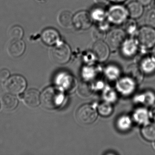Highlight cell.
<instances>
[{
  "mask_svg": "<svg viewBox=\"0 0 155 155\" xmlns=\"http://www.w3.org/2000/svg\"><path fill=\"white\" fill-rule=\"evenodd\" d=\"M64 98V94L61 89L51 87L44 90L41 93V102L45 108L53 110L61 105Z\"/></svg>",
  "mask_w": 155,
  "mask_h": 155,
  "instance_id": "6da1fadb",
  "label": "cell"
},
{
  "mask_svg": "<svg viewBox=\"0 0 155 155\" xmlns=\"http://www.w3.org/2000/svg\"><path fill=\"white\" fill-rule=\"evenodd\" d=\"M71 55V50L69 46L59 41L52 48L51 56L52 61L58 64H64L69 61Z\"/></svg>",
  "mask_w": 155,
  "mask_h": 155,
  "instance_id": "7a4b0ae2",
  "label": "cell"
},
{
  "mask_svg": "<svg viewBox=\"0 0 155 155\" xmlns=\"http://www.w3.org/2000/svg\"><path fill=\"white\" fill-rule=\"evenodd\" d=\"M137 41L144 49H149L155 45V30L147 26L142 27L137 32Z\"/></svg>",
  "mask_w": 155,
  "mask_h": 155,
  "instance_id": "3957f363",
  "label": "cell"
},
{
  "mask_svg": "<svg viewBox=\"0 0 155 155\" xmlns=\"http://www.w3.org/2000/svg\"><path fill=\"white\" fill-rule=\"evenodd\" d=\"M97 113L95 108L90 104H85L79 108L76 112V118L79 123L89 125L97 119Z\"/></svg>",
  "mask_w": 155,
  "mask_h": 155,
  "instance_id": "277c9868",
  "label": "cell"
},
{
  "mask_svg": "<svg viewBox=\"0 0 155 155\" xmlns=\"http://www.w3.org/2000/svg\"><path fill=\"white\" fill-rule=\"evenodd\" d=\"M27 82L23 77L14 75L8 79L4 84V87L8 93L17 95L22 93L26 88Z\"/></svg>",
  "mask_w": 155,
  "mask_h": 155,
  "instance_id": "5b68a950",
  "label": "cell"
},
{
  "mask_svg": "<svg viewBox=\"0 0 155 155\" xmlns=\"http://www.w3.org/2000/svg\"><path fill=\"white\" fill-rule=\"evenodd\" d=\"M128 15L127 8L121 5H116L110 8L107 12V17L112 24L119 25L126 22Z\"/></svg>",
  "mask_w": 155,
  "mask_h": 155,
  "instance_id": "8992f818",
  "label": "cell"
},
{
  "mask_svg": "<svg viewBox=\"0 0 155 155\" xmlns=\"http://www.w3.org/2000/svg\"><path fill=\"white\" fill-rule=\"evenodd\" d=\"M126 39V32L120 29H114L110 31L106 36V41L112 49L120 48Z\"/></svg>",
  "mask_w": 155,
  "mask_h": 155,
  "instance_id": "52a82bcc",
  "label": "cell"
},
{
  "mask_svg": "<svg viewBox=\"0 0 155 155\" xmlns=\"http://www.w3.org/2000/svg\"><path fill=\"white\" fill-rule=\"evenodd\" d=\"M92 21L90 14L88 12H80L73 16V26L78 30H86L90 28Z\"/></svg>",
  "mask_w": 155,
  "mask_h": 155,
  "instance_id": "ba28073f",
  "label": "cell"
},
{
  "mask_svg": "<svg viewBox=\"0 0 155 155\" xmlns=\"http://www.w3.org/2000/svg\"><path fill=\"white\" fill-rule=\"evenodd\" d=\"M92 54L98 61L107 60L109 55V48L107 43L102 40L97 41L92 47Z\"/></svg>",
  "mask_w": 155,
  "mask_h": 155,
  "instance_id": "9c48e42d",
  "label": "cell"
},
{
  "mask_svg": "<svg viewBox=\"0 0 155 155\" xmlns=\"http://www.w3.org/2000/svg\"><path fill=\"white\" fill-rule=\"evenodd\" d=\"M57 84L61 89L71 92L75 90L77 86V81L75 78L68 73H63L60 74L57 80Z\"/></svg>",
  "mask_w": 155,
  "mask_h": 155,
  "instance_id": "30bf717a",
  "label": "cell"
},
{
  "mask_svg": "<svg viewBox=\"0 0 155 155\" xmlns=\"http://www.w3.org/2000/svg\"><path fill=\"white\" fill-rule=\"evenodd\" d=\"M26 45L21 39H12L8 43L7 48L8 54L10 57L17 58L24 53Z\"/></svg>",
  "mask_w": 155,
  "mask_h": 155,
  "instance_id": "8fae6325",
  "label": "cell"
},
{
  "mask_svg": "<svg viewBox=\"0 0 155 155\" xmlns=\"http://www.w3.org/2000/svg\"><path fill=\"white\" fill-rule=\"evenodd\" d=\"M137 41L132 38L125 39L120 46L122 55L127 58H131L136 55L138 49Z\"/></svg>",
  "mask_w": 155,
  "mask_h": 155,
  "instance_id": "7c38bea8",
  "label": "cell"
},
{
  "mask_svg": "<svg viewBox=\"0 0 155 155\" xmlns=\"http://www.w3.org/2000/svg\"><path fill=\"white\" fill-rule=\"evenodd\" d=\"M60 38L58 32L54 29H46L41 34L42 41L48 46H55L60 41Z\"/></svg>",
  "mask_w": 155,
  "mask_h": 155,
  "instance_id": "4fadbf2b",
  "label": "cell"
},
{
  "mask_svg": "<svg viewBox=\"0 0 155 155\" xmlns=\"http://www.w3.org/2000/svg\"><path fill=\"white\" fill-rule=\"evenodd\" d=\"M25 104L29 107H35L41 101V96L37 90L31 89L27 91L23 96Z\"/></svg>",
  "mask_w": 155,
  "mask_h": 155,
  "instance_id": "5bb4252c",
  "label": "cell"
},
{
  "mask_svg": "<svg viewBox=\"0 0 155 155\" xmlns=\"http://www.w3.org/2000/svg\"><path fill=\"white\" fill-rule=\"evenodd\" d=\"M73 16L70 12L63 11L59 13L57 20L59 26L64 28L69 29L73 26Z\"/></svg>",
  "mask_w": 155,
  "mask_h": 155,
  "instance_id": "9a60e30c",
  "label": "cell"
},
{
  "mask_svg": "<svg viewBox=\"0 0 155 155\" xmlns=\"http://www.w3.org/2000/svg\"><path fill=\"white\" fill-rule=\"evenodd\" d=\"M128 78L135 83H140L143 78V72L140 66L136 64H131L127 69Z\"/></svg>",
  "mask_w": 155,
  "mask_h": 155,
  "instance_id": "2e32d148",
  "label": "cell"
},
{
  "mask_svg": "<svg viewBox=\"0 0 155 155\" xmlns=\"http://www.w3.org/2000/svg\"><path fill=\"white\" fill-rule=\"evenodd\" d=\"M1 104L5 110L12 111L17 107L18 101L14 95L8 93L2 96L1 99Z\"/></svg>",
  "mask_w": 155,
  "mask_h": 155,
  "instance_id": "e0dca14e",
  "label": "cell"
},
{
  "mask_svg": "<svg viewBox=\"0 0 155 155\" xmlns=\"http://www.w3.org/2000/svg\"><path fill=\"white\" fill-rule=\"evenodd\" d=\"M127 9L128 15L132 18H140L143 12V6L138 2H130L128 5Z\"/></svg>",
  "mask_w": 155,
  "mask_h": 155,
  "instance_id": "ac0fdd59",
  "label": "cell"
},
{
  "mask_svg": "<svg viewBox=\"0 0 155 155\" xmlns=\"http://www.w3.org/2000/svg\"><path fill=\"white\" fill-rule=\"evenodd\" d=\"M141 135L147 141L155 140V123H147L141 129Z\"/></svg>",
  "mask_w": 155,
  "mask_h": 155,
  "instance_id": "d6986e66",
  "label": "cell"
},
{
  "mask_svg": "<svg viewBox=\"0 0 155 155\" xmlns=\"http://www.w3.org/2000/svg\"><path fill=\"white\" fill-rule=\"evenodd\" d=\"M135 84V82L128 78L120 80L117 86L119 90L123 94H128L133 90Z\"/></svg>",
  "mask_w": 155,
  "mask_h": 155,
  "instance_id": "ffe728a7",
  "label": "cell"
},
{
  "mask_svg": "<svg viewBox=\"0 0 155 155\" xmlns=\"http://www.w3.org/2000/svg\"><path fill=\"white\" fill-rule=\"evenodd\" d=\"M140 67L143 72L151 74L155 71V61L151 58H145L141 61Z\"/></svg>",
  "mask_w": 155,
  "mask_h": 155,
  "instance_id": "44dd1931",
  "label": "cell"
},
{
  "mask_svg": "<svg viewBox=\"0 0 155 155\" xmlns=\"http://www.w3.org/2000/svg\"><path fill=\"white\" fill-rule=\"evenodd\" d=\"M90 14L92 20L99 23L104 21L107 16V12L104 9L101 7L94 8Z\"/></svg>",
  "mask_w": 155,
  "mask_h": 155,
  "instance_id": "7402d4cb",
  "label": "cell"
},
{
  "mask_svg": "<svg viewBox=\"0 0 155 155\" xmlns=\"http://www.w3.org/2000/svg\"><path fill=\"white\" fill-rule=\"evenodd\" d=\"M24 35V31L20 26L16 25L9 31V36L11 39H21Z\"/></svg>",
  "mask_w": 155,
  "mask_h": 155,
  "instance_id": "603a6c76",
  "label": "cell"
},
{
  "mask_svg": "<svg viewBox=\"0 0 155 155\" xmlns=\"http://www.w3.org/2000/svg\"><path fill=\"white\" fill-rule=\"evenodd\" d=\"M78 93L80 96L83 97H87L91 95L92 89L89 84L85 82H82L79 86Z\"/></svg>",
  "mask_w": 155,
  "mask_h": 155,
  "instance_id": "cb8c5ba5",
  "label": "cell"
},
{
  "mask_svg": "<svg viewBox=\"0 0 155 155\" xmlns=\"http://www.w3.org/2000/svg\"><path fill=\"white\" fill-rule=\"evenodd\" d=\"M145 24L147 26L155 28V9H150L146 13L144 18Z\"/></svg>",
  "mask_w": 155,
  "mask_h": 155,
  "instance_id": "d4e9b609",
  "label": "cell"
},
{
  "mask_svg": "<svg viewBox=\"0 0 155 155\" xmlns=\"http://www.w3.org/2000/svg\"><path fill=\"white\" fill-rule=\"evenodd\" d=\"M112 106L109 103L103 102L98 107V112L101 116L107 117L110 116L112 112Z\"/></svg>",
  "mask_w": 155,
  "mask_h": 155,
  "instance_id": "484cf974",
  "label": "cell"
},
{
  "mask_svg": "<svg viewBox=\"0 0 155 155\" xmlns=\"http://www.w3.org/2000/svg\"><path fill=\"white\" fill-rule=\"evenodd\" d=\"M130 125L131 121L130 119L127 116H122L118 120V127L120 130H127L130 127Z\"/></svg>",
  "mask_w": 155,
  "mask_h": 155,
  "instance_id": "4316f807",
  "label": "cell"
},
{
  "mask_svg": "<svg viewBox=\"0 0 155 155\" xmlns=\"http://www.w3.org/2000/svg\"><path fill=\"white\" fill-rule=\"evenodd\" d=\"M137 23L134 21L132 20H129L126 21L125 23V32H127L128 35H135L137 31Z\"/></svg>",
  "mask_w": 155,
  "mask_h": 155,
  "instance_id": "83f0119b",
  "label": "cell"
},
{
  "mask_svg": "<svg viewBox=\"0 0 155 155\" xmlns=\"http://www.w3.org/2000/svg\"><path fill=\"white\" fill-rule=\"evenodd\" d=\"M93 36L94 39L97 41L102 40L105 38L106 31L99 26L93 31Z\"/></svg>",
  "mask_w": 155,
  "mask_h": 155,
  "instance_id": "f1b7e54d",
  "label": "cell"
},
{
  "mask_svg": "<svg viewBox=\"0 0 155 155\" xmlns=\"http://www.w3.org/2000/svg\"><path fill=\"white\" fill-rule=\"evenodd\" d=\"M118 73L117 70L113 67H110V68L109 67L108 68L107 70V76L110 78H116L118 76Z\"/></svg>",
  "mask_w": 155,
  "mask_h": 155,
  "instance_id": "f546056e",
  "label": "cell"
},
{
  "mask_svg": "<svg viewBox=\"0 0 155 155\" xmlns=\"http://www.w3.org/2000/svg\"><path fill=\"white\" fill-rule=\"evenodd\" d=\"M10 76V72L8 70L3 69L0 70V81H5L8 79Z\"/></svg>",
  "mask_w": 155,
  "mask_h": 155,
  "instance_id": "4dcf8cb0",
  "label": "cell"
},
{
  "mask_svg": "<svg viewBox=\"0 0 155 155\" xmlns=\"http://www.w3.org/2000/svg\"><path fill=\"white\" fill-rule=\"evenodd\" d=\"M138 2L142 6H146L148 5L151 2V0H137Z\"/></svg>",
  "mask_w": 155,
  "mask_h": 155,
  "instance_id": "1f68e13d",
  "label": "cell"
},
{
  "mask_svg": "<svg viewBox=\"0 0 155 155\" xmlns=\"http://www.w3.org/2000/svg\"><path fill=\"white\" fill-rule=\"evenodd\" d=\"M150 115L154 121H155V104L151 108V110H150Z\"/></svg>",
  "mask_w": 155,
  "mask_h": 155,
  "instance_id": "d6a6232c",
  "label": "cell"
},
{
  "mask_svg": "<svg viewBox=\"0 0 155 155\" xmlns=\"http://www.w3.org/2000/svg\"><path fill=\"white\" fill-rule=\"evenodd\" d=\"M110 1L114 3H119L124 2L126 0H110Z\"/></svg>",
  "mask_w": 155,
  "mask_h": 155,
  "instance_id": "836d02e7",
  "label": "cell"
},
{
  "mask_svg": "<svg viewBox=\"0 0 155 155\" xmlns=\"http://www.w3.org/2000/svg\"><path fill=\"white\" fill-rule=\"evenodd\" d=\"M152 58H153V59L155 61V46L153 48V50H152Z\"/></svg>",
  "mask_w": 155,
  "mask_h": 155,
  "instance_id": "e575fe53",
  "label": "cell"
},
{
  "mask_svg": "<svg viewBox=\"0 0 155 155\" xmlns=\"http://www.w3.org/2000/svg\"><path fill=\"white\" fill-rule=\"evenodd\" d=\"M154 147H155V143H154Z\"/></svg>",
  "mask_w": 155,
  "mask_h": 155,
  "instance_id": "d590c367",
  "label": "cell"
},
{
  "mask_svg": "<svg viewBox=\"0 0 155 155\" xmlns=\"http://www.w3.org/2000/svg\"><path fill=\"white\" fill-rule=\"evenodd\" d=\"M0 109H1V104H0Z\"/></svg>",
  "mask_w": 155,
  "mask_h": 155,
  "instance_id": "8d00e7d4",
  "label": "cell"
}]
</instances>
